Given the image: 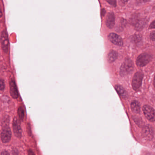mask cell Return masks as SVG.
Segmentation results:
<instances>
[{"label": "cell", "instance_id": "obj_22", "mask_svg": "<svg viewBox=\"0 0 155 155\" xmlns=\"http://www.w3.org/2000/svg\"><path fill=\"white\" fill-rule=\"evenodd\" d=\"M28 155H35V154L32 150L29 149L28 150Z\"/></svg>", "mask_w": 155, "mask_h": 155}, {"label": "cell", "instance_id": "obj_16", "mask_svg": "<svg viewBox=\"0 0 155 155\" xmlns=\"http://www.w3.org/2000/svg\"><path fill=\"white\" fill-rule=\"evenodd\" d=\"M131 40L134 43H139L142 41V36L138 34H136L132 37Z\"/></svg>", "mask_w": 155, "mask_h": 155}, {"label": "cell", "instance_id": "obj_10", "mask_svg": "<svg viewBox=\"0 0 155 155\" xmlns=\"http://www.w3.org/2000/svg\"><path fill=\"white\" fill-rule=\"evenodd\" d=\"M12 125L14 134L17 137L20 138L22 136V130L17 118L15 117L13 119Z\"/></svg>", "mask_w": 155, "mask_h": 155}, {"label": "cell", "instance_id": "obj_21", "mask_svg": "<svg viewBox=\"0 0 155 155\" xmlns=\"http://www.w3.org/2000/svg\"><path fill=\"white\" fill-rule=\"evenodd\" d=\"M150 29H154L155 28V21H153L151 24L150 25Z\"/></svg>", "mask_w": 155, "mask_h": 155}, {"label": "cell", "instance_id": "obj_17", "mask_svg": "<svg viewBox=\"0 0 155 155\" xmlns=\"http://www.w3.org/2000/svg\"><path fill=\"white\" fill-rule=\"evenodd\" d=\"M18 114L20 119L21 120H23L25 116L24 109L22 107H20L18 109Z\"/></svg>", "mask_w": 155, "mask_h": 155}, {"label": "cell", "instance_id": "obj_8", "mask_svg": "<svg viewBox=\"0 0 155 155\" xmlns=\"http://www.w3.org/2000/svg\"><path fill=\"white\" fill-rule=\"evenodd\" d=\"M108 39L115 45L122 46L123 45V40L121 37L115 33H110L108 36Z\"/></svg>", "mask_w": 155, "mask_h": 155}, {"label": "cell", "instance_id": "obj_11", "mask_svg": "<svg viewBox=\"0 0 155 155\" xmlns=\"http://www.w3.org/2000/svg\"><path fill=\"white\" fill-rule=\"evenodd\" d=\"M115 16L113 12H110L106 19V25L109 28L111 29L115 25Z\"/></svg>", "mask_w": 155, "mask_h": 155}, {"label": "cell", "instance_id": "obj_19", "mask_svg": "<svg viewBox=\"0 0 155 155\" xmlns=\"http://www.w3.org/2000/svg\"><path fill=\"white\" fill-rule=\"evenodd\" d=\"M107 3L110 5H112V6H114V7H116V4H117V2L116 1H113V0H111V1H106Z\"/></svg>", "mask_w": 155, "mask_h": 155}, {"label": "cell", "instance_id": "obj_18", "mask_svg": "<svg viewBox=\"0 0 155 155\" xmlns=\"http://www.w3.org/2000/svg\"><path fill=\"white\" fill-rule=\"evenodd\" d=\"M5 84L4 80L0 78V91H3L5 89Z\"/></svg>", "mask_w": 155, "mask_h": 155}, {"label": "cell", "instance_id": "obj_20", "mask_svg": "<svg viewBox=\"0 0 155 155\" xmlns=\"http://www.w3.org/2000/svg\"><path fill=\"white\" fill-rule=\"evenodd\" d=\"M150 38L151 40L154 41H155V31H153L151 32L150 35Z\"/></svg>", "mask_w": 155, "mask_h": 155}, {"label": "cell", "instance_id": "obj_5", "mask_svg": "<svg viewBox=\"0 0 155 155\" xmlns=\"http://www.w3.org/2000/svg\"><path fill=\"white\" fill-rule=\"evenodd\" d=\"M12 137V132L8 125L3 127L1 134L2 141L3 143H8L10 141Z\"/></svg>", "mask_w": 155, "mask_h": 155}, {"label": "cell", "instance_id": "obj_13", "mask_svg": "<svg viewBox=\"0 0 155 155\" xmlns=\"http://www.w3.org/2000/svg\"><path fill=\"white\" fill-rule=\"evenodd\" d=\"M117 52L116 51L110 50L107 55V61L109 63H112L117 58Z\"/></svg>", "mask_w": 155, "mask_h": 155}, {"label": "cell", "instance_id": "obj_2", "mask_svg": "<svg viewBox=\"0 0 155 155\" xmlns=\"http://www.w3.org/2000/svg\"><path fill=\"white\" fill-rule=\"evenodd\" d=\"M152 56L147 53L140 54L136 61L137 65L139 67H143L147 65L152 60Z\"/></svg>", "mask_w": 155, "mask_h": 155}, {"label": "cell", "instance_id": "obj_4", "mask_svg": "<svg viewBox=\"0 0 155 155\" xmlns=\"http://www.w3.org/2000/svg\"><path fill=\"white\" fill-rule=\"evenodd\" d=\"M142 110L145 117L149 121L152 122H154L155 110L152 107L149 105H144L142 107Z\"/></svg>", "mask_w": 155, "mask_h": 155}, {"label": "cell", "instance_id": "obj_23", "mask_svg": "<svg viewBox=\"0 0 155 155\" xmlns=\"http://www.w3.org/2000/svg\"><path fill=\"white\" fill-rule=\"evenodd\" d=\"M1 155H10L9 153L6 151V150H3L1 153Z\"/></svg>", "mask_w": 155, "mask_h": 155}, {"label": "cell", "instance_id": "obj_7", "mask_svg": "<svg viewBox=\"0 0 155 155\" xmlns=\"http://www.w3.org/2000/svg\"><path fill=\"white\" fill-rule=\"evenodd\" d=\"M142 134L144 138L148 140H151L154 137V129L150 125L144 126L142 128Z\"/></svg>", "mask_w": 155, "mask_h": 155}, {"label": "cell", "instance_id": "obj_12", "mask_svg": "<svg viewBox=\"0 0 155 155\" xmlns=\"http://www.w3.org/2000/svg\"><path fill=\"white\" fill-rule=\"evenodd\" d=\"M146 23H147V21L145 20V19H138L137 20L134 24L136 30H141L145 27Z\"/></svg>", "mask_w": 155, "mask_h": 155}, {"label": "cell", "instance_id": "obj_6", "mask_svg": "<svg viewBox=\"0 0 155 155\" xmlns=\"http://www.w3.org/2000/svg\"><path fill=\"white\" fill-rule=\"evenodd\" d=\"M1 42L3 51L5 53H8L9 47V42L8 33L6 31L3 30L2 32L1 35Z\"/></svg>", "mask_w": 155, "mask_h": 155}, {"label": "cell", "instance_id": "obj_14", "mask_svg": "<svg viewBox=\"0 0 155 155\" xmlns=\"http://www.w3.org/2000/svg\"><path fill=\"white\" fill-rule=\"evenodd\" d=\"M131 109L133 112L136 114L139 113L140 111V106L138 101H132L130 104Z\"/></svg>", "mask_w": 155, "mask_h": 155}, {"label": "cell", "instance_id": "obj_3", "mask_svg": "<svg viewBox=\"0 0 155 155\" xmlns=\"http://www.w3.org/2000/svg\"><path fill=\"white\" fill-rule=\"evenodd\" d=\"M143 76L144 75L143 73L140 71H138L135 73L132 82V87L134 90H138L141 87Z\"/></svg>", "mask_w": 155, "mask_h": 155}, {"label": "cell", "instance_id": "obj_1", "mask_svg": "<svg viewBox=\"0 0 155 155\" xmlns=\"http://www.w3.org/2000/svg\"><path fill=\"white\" fill-rule=\"evenodd\" d=\"M133 68L134 65L132 61L130 59H126L120 68V76L125 77L130 74L133 71Z\"/></svg>", "mask_w": 155, "mask_h": 155}, {"label": "cell", "instance_id": "obj_9", "mask_svg": "<svg viewBox=\"0 0 155 155\" xmlns=\"http://www.w3.org/2000/svg\"><path fill=\"white\" fill-rule=\"evenodd\" d=\"M10 92L11 96L14 99H17L18 97V92L17 85L14 79L12 78L10 81Z\"/></svg>", "mask_w": 155, "mask_h": 155}, {"label": "cell", "instance_id": "obj_15", "mask_svg": "<svg viewBox=\"0 0 155 155\" xmlns=\"http://www.w3.org/2000/svg\"><path fill=\"white\" fill-rule=\"evenodd\" d=\"M115 88L118 94L121 97L126 98L127 97V91L122 86L120 85H116L115 86Z\"/></svg>", "mask_w": 155, "mask_h": 155}, {"label": "cell", "instance_id": "obj_24", "mask_svg": "<svg viewBox=\"0 0 155 155\" xmlns=\"http://www.w3.org/2000/svg\"><path fill=\"white\" fill-rule=\"evenodd\" d=\"M2 10L1 7L0 6V18L2 17Z\"/></svg>", "mask_w": 155, "mask_h": 155}]
</instances>
